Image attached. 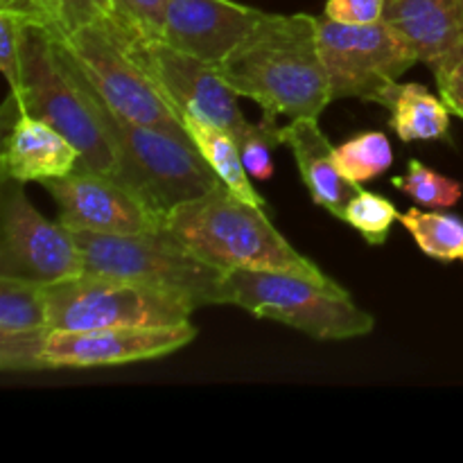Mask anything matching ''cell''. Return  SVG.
Returning a JSON list of instances; mask_svg holds the SVG:
<instances>
[{
  "mask_svg": "<svg viewBox=\"0 0 463 463\" xmlns=\"http://www.w3.org/2000/svg\"><path fill=\"white\" fill-rule=\"evenodd\" d=\"M0 154L3 179L18 184H45L80 167V149L50 122L18 113L7 122Z\"/></svg>",
  "mask_w": 463,
  "mask_h": 463,
  "instance_id": "obj_15",
  "label": "cell"
},
{
  "mask_svg": "<svg viewBox=\"0 0 463 463\" xmlns=\"http://www.w3.org/2000/svg\"><path fill=\"white\" fill-rule=\"evenodd\" d=\"M99 104L120 158L118 179L138 193L161 217L222 184L190 138L125 120L102 99Z\"/></svg>",
  "mask_w": 463,
  "mask_h": 463,
  "instance_id": "obj_7",
  "label": "cell"
},
{
  "mask_svg": "<svg viewBox=\"0 0 463 463\" xmlns=\"http://www.w3.org/2000/svg\"><path fill=\"white\" fill-rule=\"evenodd\" d=\"M48 306L50 330L176 326L197 310L163 289L89 271L48 285Z\"/></svg>",
  "mask_w": 463,
  "mask_h": 463,
  "instance_id": "obj_8",
  "label": "cell"
},
{
  "mask_svg": "<svg viewBox=\"0 0 463 463\" xmlns=\"http://www.w3.org/2000/svg\"><path fill=\"white\" fill-rule=\"evenodd\" d=\"M84 256V271L163 289L190 306H222L226 271L190 253L165 231L138 235L72 231Z\"/></svg>",
  "mask_w": 463,
  "mask_h": 463,
  "instance_id": "obj_6",
  "label": "cell"
},
{
  "mask_svg": "<svg viewBox=\"0 0 463 463\" xmlns=\"http://www.w3.org/2000/svg\"><path fill=\"white\" fill-rule=\"evenodd\" d=\"M383 107L392 111L389 127L402 143H430L448 138L450 109L441 95H432L423 84H396Z\"/></svg>",
  "mask_w": 463,
  "mask_h": 463,
  "instance_id": "obj_18",
  "label": "cell"
},
{
  "mask_svg": "<svg viewBox=\"0 0 463 463\" xmlns=\"http://www.w3.org/2000/svg\"><path fill=\"white\" fill-rule=\"evenodd\" d=\"M407 233L414 238L416 247L425 256L441 262H463V220L452 213L423 211V206H411L398 217Z\"/></svg>",
  "mask_w": 463,
  "mask_h": 463,
  "instance_id": "obj_20",
  "label": "cell"
},
{
  "mask_svg": "<svg viewBox=\"0 0 463 463\" xmlns=\"http://www.w3.org/2000/svg\"><path fill=\"white\" fill-rule=\"evenodd\" d=\"M84 274L75 233L41 215L23 184L3 179L0 202V276L52 285Z\"/></svg>",
  "mask_w": 463,
  "mask_h": 463,
  "instance_id": "obj_10",
  "label": "cell"
},
{
  "mask_svg": "<svg viewBox=\"0 0 463 463\" xmlns=\"http://www.w3.org/2000/svg\"><path fill=\"white\" fill-rule=\"evenodd\" d=\"M267 18L269 12L235 0H167L158 41L217 68Z\"/></svg>",
  "mask_w": 463,
  "mask_h": 463,
  "instance_id": "obj_14",
  "label": "cell"
},
{
  "mask_svg": "<svg viewBox=\"0 0 463 463\" xmlns=\"http://www.w3.org/2000/svg\"><path fill=\"white\" fill-rule=\"evenodd\" d=\"M48 30L59 39L72 32L113 16V0H45Z\"/></svg>",
  "mask_w": 463,
  "mask_h": 463,
  "instance_id": "obj_26",
  "label": "cell"
},
{
  "mask_svg": "<svg viewBox=\"0 0 463 463\" xmlns=\"http://www.w3.org/2000/svg\"><path fill=\"white\" fill-rule=\"evenodd\" d=\"M30 18L0 9V68L7 80V104H16L23 90V32ZM34 23V21H32Z\"/></svg>",
  "mask_w": 463,
  "mask_h": 463,
  "instance_id": "obj_25",
  "label": "cell"
},
{
  "mask_svg": "<svg viewBox=\"0 0 463 463\" xmlns=\"http://www.w3.org/2000/svg\"><path fill=\"white\" fill-rule=\"evenodd\" d=\"M392 185L410 199H414L419 206L434 208V211L452 208L463 197V184L423 165L416 158L407 163L405 175L393 176Z\"/></svg>",
  "mask_w": 463,
  "mask_h": 463,
  "instance_id": "obj_23",
  "label": "cell"
},
{
  "mask_svg": "<svg viewBox=\"0 0 463 463\" xmlns=\"http://www.w3.org/2000/svg\"><path fill=\"white\" fill-rule=\"evenodd\" d=\"M167 0H113V16L147 39L161 36Z\"/></svg>",
  "mask_w": 463,
  "mask_h": 463,
  "instance_id": "obj_28",
  "label": "cell"
},
{
  "mask_svg": "<svg viewBox=\"0 0 463 463\" xmlns=\"http://www.w3.org/2000/svg\"><path fill=\"white\" fill-rule=\"evenodd\" d=\"M161 231L222 271H292L319 283H335L279 233L265 208L244 202L224 184L172 208L163 217Z\"/></svg>",
  "mask_w": 463,
  "mask_h": 463,
  "instance_id": "obj_2",
  "label": "cell"
},
{
  "mask_svg": "<svg viewBox=\"0 0 463 463\" xmlns=\"http://www.w3.org/2000/svg\"><path fill=\"white\" fill-rule=\"evenodd\" d=\"M0 9L18 12L30 18V21L48 27V7H45V0H0Z\"/></svg>",
  "mask_w": 463,
  "mask_h": 463,
  "instance_id": "obj_31",
  "label": "cell"
},
{
  "mask_svg": "<svg viewBox=\"0 0 463 463\" xmlns=\"http://www.w3.org/2000/svg\"><path fill=\"white\" fill-rule=\"evenodd\" d=\"M384 18L432 75L463 59V0H389Z\"/></svg>",
  "mask_w": 463,
  "mask_h": 463,
  "instance_id": "obj_16",
  "label": "cell"
},
{
  "mask_svg": "<svg viewBox=\"0 0 463 463\" xmlns=\"http://www.w3.org/2000/svg\"><path fill=\"white\" fill-rule=\"evenodd\" d=\"M280 145H288L297 158L298 175L317 206L344 220L348 202L360 193V184H353L335 161V147L321 131L317 118H297L280 127Z\"/></svg>",
  "mask_w": 463,
  "mask_h": 463,
  "instance_id": "obj_17",
  "label": "cell"
},
{
  "mask_svg": "<svg viewBox=\"0 0 463 463\" xmlns=\"http://www.w3.org/2000/svg\"><path fill=\"white\" fill-rule=\"evenodd\" d=\"M238 145L249 176L258 181L271 179L274 175L271 149L280 145V127L276 125V118L262 116V120L253 125Z\"/></svg>",
  "mask_w": 463,
  "mask_h": 463,
  "instance_id": "obj_27",
  "label": "cell"
},
{
  "mask_svg": "<svg viewBox=\"0 0 463 463\" xmlns=\"http://www.w3.org/2000/svg\"><path fill=\"white\" fill-rule=\"evenodd\" d=\"M434 80H437L439 95L446 102V107L463 120V59L434 72Z\"/></svg>",
  "mask_w": 463,
  "mask_h": 463,
  "instance_id": "obj_30",
  "label": "cell"
},
{
  "mask_svg": "<svg viewBox=\"0 0 463 463\" xmlns=\"http://www.w3.org/2000/svg\"><path fill=\"white\" fill-rule=\"evenodd\" d=\"M389 0H326L324 16L346 25H371L384 18Z\"/></svg>",
  "mask_w": 463,
  "mask_h": 463,
  "instance_id": "obj_29",
  "label": "cell"
},
{
  "mask_svg": "<svg viewBox=\"0 0 463 463\" xmlns=\"http://www.w3.org/2000/svg\"><path fill=\"white\" fill-rule=\"evenodd\" d=\"M50 328L48 285L0 276V333Z\"/></svg>",
  "mask_w": 463,
  "mask_h": 463,
  "instance_id": "obj_21",
  "label": "cell"
},
{
  "mask_svg": "<svg viewBox=\"0 0 463 463\" xmlns=\"http://www.w3.org/2000/svg\"><path fill=\"white\" fill-rule=\"evenodd\" d=\"M317 43L333 102L357 98L384 104L389 90L419 61L387 18L371 25H346L317 16Z\"/></svg>",
  "mask_w": 463,
  "mask_h": 463,
  "instance_id": "obj_9",
  "label": "cell"
},
{
  "mask_svg": "<svg viewBox=\"0 0 463 463\" xmlns=\"http://www.w3.org/2000/svg\"><path fill=\"white\" fill-rule=\"evenodd\" d=\"M125 30L136 59L175 104L181 120L193 118L220 127L229 131L238 143L249 134L253 125L240 109V95L226 84L215 66L179 52L163 41L147 39L131 27L125 25Z\"/></svg>",
  "mask_w": 463,
  "mask_h": 463,
  "instance_id": "obj_11",
  "label": "cell"
},
{
  "mask_svg": "<svg viewBox=\"0 0 463 463\" xmlns=\"http://www.w3.org/2000/svg\"><path fill=\"white\" fill-rule=\"evenodd\" d=\"M5 109H14V116L32 113L61 131L80 149L81 170H98L116 179L120 175V158L98 95L41 23L30 21L23 32V90L18 102L5 104Z\"/></svg>",
  "mask_w": 463,
  "mask_h": 463,
  "instance_id": "obj_3",
  "label": "cell"
},
{
  "mask_svg": "<svg viewBox=\"0 0 463 463\" xmlns=\"http://www.w3.org/2000/svg\"><path fill=\"white\" fill-rule=\"evenodd\" d=\"M61 43L86 84L120 118L188 138L179 111L131 50L127 30L116 16L72 32Z\"/></svg>",
  "mask_w": 463,
  "mask_h": 463,
  "instance_id": "obj_5",
  "label": "cell"
},
{
  "mask_svg": "<svg viewBox=\"0 0 463 463\" xmlns=\"http://www.w3.org/2000/svg\"><path fill=\"white\" fill-rule=\"evenodd\" d=\"M401 213L389 202L387 197L371 193V190L360 188V193L348 202L344 222L357 231L366 244L371 247H383L389 238L393 222H398Z\"/></svg>",
  "mask_w": 463,
  "mask_h": 463,
  "instance_id": "obj_24",
  "label": "cell"
},
{
  "mask_svg": "<svg viewBox=\"0 0 463 463\" xmlns=\"http://www.w3.org/2000/svg\"><path fill=\"white\" fill-rule=\"evenodd\" d=\"M222 306H238L319 342L364 337L375 328L373 315L362 310L337 280L319 283L292 271H226Z\"/></svg>",
  "mask_w": 463,
  "mask_h": 463,
  "instance_id": "obj_4",
  "label": "cell"
},
{
  "mask_svg": "<svg viewBox=\"0 0 463 463\" xmlns=\"http://www.w3.org/2000/svg\"><path fill=\"white\" fill-rule=\"evenodd\" d=\"M335 161L348 181L362 185L392 167L393 152L383 131H364L335 147Z\"/></svg>",
  "mask_w": 463,
  "mask_h": 463,
  "instance_id": "obj_22",
  "label": "cell"
},
{
  "mask_svg": "<svg viewBox=\"0 0 463 463\" xmlns=\"http://www.w3.org/2000/svg\"><path fill=\"white\" fill-rule=\"evenodd\" d=\"M197 337L190 321L176 326H131L99 330H48L41 344V371L95 369L158 360Z\"/></svg>",
  "mask_w": 463,
  "mask_h": 463,
  "instance_id": "obj_12",
  "label": "cell"
},
{
  "mask_svg": "<svg viewBox=\"0 0 463 463\" xmlns=\"http://www.w3.org/2000/svg\"><path fill=\"white\" fill-rule=\"evenodd\" d=\"M184 129L188 134V138L194 143V147L199 149V154L206 158L208 165L213 167V172L220 176V181L231 193L238 194L244 202L267 211V202L253 188L251 179H249V172L244 167L238 140L229 131L206 125V122L193 120V118H184Z\"/></svg>",
  "mask_w": 463,
  "mask_h": 463,
  "instance_id": "obj_19",
  "label": "cell"
},
{
  "mask_svg": "<svg viewBox=\"0 0 463 463\" xmlns=\"http://www.w3.org/2000/svg\"><path fill=\"white\" fill-rule=\"evenodd\" d=\"M217 71L240 98L258 102L262 116L319 118L333 102L310 14H269Z\"/></svg>",
  "mask_w": 463,
  "mask_h": 463,
  "instance_id": "obj_1",
  "label": "cell"
},
{
  "mask_svg": "<svg viewBox=\"0 0 463 463\" xmlns=\"http://www.w3.org/2000/svg\"><path fill=\"white\" fill-rule=\"evenodd\" d=\"M43 188L71 231L138 235L156 233L163 226V217L138 193L104 172L80 167L61 179L45 181Z\"/></svg>",
  "mask_w": 463,
  "mask_h": 463,
  "instance_id": "obj_13",
  "label": "cell"
}]
</instances>
